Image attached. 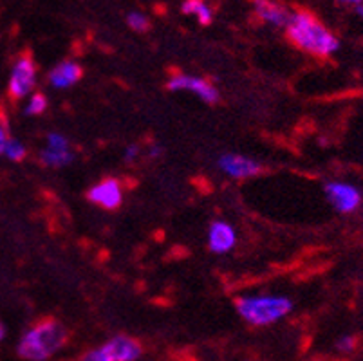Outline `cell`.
Wrapping results in <instances>:
<instances>
[{
  "label": "cell",
  "instance_id": "cell-11",
  "mask_svg": "<svg viewBox=\"0 0 363 361\" xmlns=\"http://www.w3.org/2000/svg\"><path fill=\"white\" fill-rule=\"evenodd\" d=\"M84 76V69L76 62H62L49 72V84L55 89H67L80 82Z\"/></svg>",
  "mask_w": 363,
  "mask_h": 361
},
{
  "label": "cell",
  "instance_id": "cell-16",
  "mask_svg": "<svg viewBox=\"0 0 363 361\" xmlns=\"http://www.w3.org/2000/svg\"><path fill=\"white\" fill-rule=\"evenodd\" d=\"M48 109V99L44 94H35L29 99L28 107H26V114L28 116H38Z\"/></svg>",
  "mask_w": 363,
  "mask_h": 361
},
{
  "label": "cell",
  "instance_id": "cell-19",
  "mask_svg": "<svg viewBox=\"0 0 363 361\" xmlns=\"http://www.w3.org/2000/svg\"><path fill=\"white\" fill-rule=\"evenodd\" d=\"M48 147L69 148V141H67V138H64L62 134H49L48 135Z\"/></svg>",
  "mask_w": 363,
  "mask_h": 361
},
{
  "label": "cell",
  "instance_id": "cell-12",
  "mask_svg": "<svg viewBox=\"0 0 363 361\" xmlns=\"http://www.w3.org/2000/svg\"><path fill=\"white\" fill-rule=\"evenodd\" d=\"M253 4H255L257 15H259L264 22L277 26V28H284V26L288 28L291 15H289L282 6L275 4L272 0H253Z\"/></svg>",
  "mask_w": 363,
  "mask_h": 361
},
{
  "label": "cell",
  "instance_id": "cell-7",
  "mask_svg": "<svg viewBox=\"0 0 363 361\" xmlns=\"http://www.w3.org/2000/svg\"><path fill=\"white\" fill-rule=\"evenodd\" d=\"M168 89L170 91H190L196 92L203 101L206 104H216L219 99V92L213 85H210L204 79L196 78V76H188V74H177L168 82Z\"/></svg>",
  "mask_w": 363,
  "mask_h": 361
},
{
  "label": "cell",
  "instance_id": "cell-9",
  "mask_svg": "<svg viewBox=\"0 0 363 361\" xmlns=\"http://www.w3.org/2000/svg\"><path fill=\"white\" fill-rule=\"evenodd\" d=\"M219 167L220 170L226 172L233 179L253 177V175H257L260 172V165L257 161L235 154H224L219 159Z\"/></svg>",
  "mask_w": 363,
  "mask_h": 361
},
{
  "label": "cell",
  "instance_id": "cell-14",
  "mask_svg": "<svg viewBox=\"0 0 363 361\" xmlns=\"http://www.w3.org/2000/svg\"><path fill=\"white\" fill-rule=\"evenodd\" d=\"M183 13L197 16L203 26L210 24L213 18L212 8H210L204 0H186V2L183 4Z\"/></svg>",
  "mask_w": 363,
  "mask_h": 361
},
{
  "label": "cell",
  "instance_id": "cell-3",
  "mask_svg": "<svg viewBox=\"0 0 363 361\" xmlns=\"http://www.w3.org/2000/svg\"><path fill=\"white\" fill-rule=\"evenodd\" d=\"M291 309L293 302L286 296H244L237 300V311L252 326L279 322Z\"/></svg>",
  "mask_w": 363,
  "mask_h": 361
},
{
  "label": "cell",
  "instance_id": "cell-22",
  "mask_svg": "<svg viewBox=\"0 0 363 361\" xmlns=\"http://www.w3.org/2000/svg\"><path fill=\"white\" fill-rule=\"evenodd\" d=\"M340 2H343V4H352V6L363 4V0H340Z\"/></svg>",
  "mask_w": 363,
  "mask_h": 361
},
{
  "label": "cell",
  "instance_id": "cell-17",
  "mask_svg": "<svg viewBox=\"0 0 363 361\" xmlns=\"http://www.w3.org/2000/svg\"><path fill=\"white\" fill-rule=\"evenodd\" d=\"M127 22L128 26L138 33L147 31L148 26H150V22H148V18L143 15V13H130V15L127 16Z\"/></svg>",
  "mask_w": 363,
  "mask_h": 361
},
{
  "label": "cell",
  "instance_id": "cell-15",
  "mask_svg": "<svg viewBox=\"0 0 363 361\" xmlns=\"http://www.w3.org/2000/svg\"><path fill=\"white\" fill-rule=\"evenodd\" d=\"M2 154H6V157H9L11 161H21V159L26 157V147L18 143V141H15V139H8Z\"/></svg>",
  "mask_w": 363,
  "mask_h": 361
},
{
  "label": "cell",
  "instance_id": "cell-5",
  "mask_svg": "<svg viewBox=\"0 0 363 361\" xmlns=\"http://www.w3.org/2000/svg\"><path fill=\"white\" fill-rule=\"evenodd\" d=\"M36 82V69L33 60L28 55L21 56L15 64L9 79V94L15 99H21L33 91Z\"/></svg>",
  "mask_w": 363,
  "mask_h": 361
},
{
  "label": "cell",
  "instance_id": "cell-2",
  "mask_svg": "<svg viewBox=\"0 0 363 361\" xmlns=\"http://www.w3.org/2000/svg\"><path fill=\"white\" fill-rule=\"evenodd\" d=\"M67 342V331L56 320L36 323L22 336L18 356L29 361H45L62 349Z\"/></svg>",
  "mask_w": 363,
  "mask_h": 361
},
{
  "label": "cell",
  "instance_id": "cell-20",
  "mask_svg": "<svg viewBox=\"0 0 363 361\" xmlns=\"http://www.w3.org/2000/svg\"><path fill=\"white\" fill-rule=\"evenodd\" d=\"M138 154H140V147H138V145H128V147L125 148V159H127L128 163L134 161V159L138 157Z\"/></svg>",
  "mask_w": 363,
  "mask_h": 361
},
{
  "label": "cell",
  "instance_id": "cell-23",
  "mask_svg": "<svg viewBox=\"0 0 363 361\" xmlns=\"http://www.w3.org/2000/svg\"><path fill=\"white\" fill-rule=\"evenodd\" d=\"M150 154L152 155H160L161 154V147H152L150 148Z\"/></svg>",
  "mask_w": 363,
  "mask_h": 361
},
{
  "label": "cell",
  "instance_id": "cell-25",
  "mask_svg": "<svg viewBox=\"0 0 363 361\" xmlns=\"http://www.w3.org/2000/svg\"><path fill=\"white\" fill-rule=\"evenodd\" d=\"M2 338H4V327L0 326V342H2Z\"/></svg>",
  "mask_w": 363,
  "mask_h": 361
},
{
  "label": "cell",
  "instance_id": "cell-1",
  "mask_svg": "<svg viewBox=\"0 0 363 361\" xmlns=\"http://www.w3.org/2000/svg\"><path fill=\"white\" fill-rule=\"evenodd\" d=\"M288 36L296 48L316 56H329L340 48L338 38L308 11H298L291 15L288 24Z\"/></svg>",
  "mask_w": 363,
  "mask_h": 361
},
{
  "label": "cell",
  "instance_id": "cell-6",
  "mask_svg": "<svg viewBox=\"0 0 363 361\" xmlns=\"http://www.w3.org/2000/svg\"><path fill=\"white\" fill-rule=\"evenodd\" d=\"M325 195L340 213H351L362 203V194L358 188L347 183H329L325 187Z\"/></svg>",
  "mask_w": 363,
  "mask_h": 361
},
{
  "label": "cell",
  "instance_id": "cell-10",
  "mask_svg": "<svg viewBox=\"0 0 363 361\" xmlns=\"http://www.w3.org/2000/svg\"><path fill=\"white\" fill-rule=\"evenodd\" d=\"M235 231L228 223H223V221H217L210 226V231H208V246L213 253H226V251L232 250L235 246Z\"/></svg>",
  "mask_w": 363,
  "mask_h": 361
},
{
  "label": "cell",
  "instance_id": "cell-8",
  "mask_svg": "<svg viewBox=\"0 0 363 361\" xmlns=\"http://www.w3.org/2000/svg\"><path fill=\"white\" fill-rule=\"evenodd\" d=\"M87 197L91 203L98 204L105 210H116L121 204L123 194H121V187L116 179H105L100 184L89 190Z\"/></svg>",
  "mask_w": 363,
  "mask_h": 361
},
{
  "label": "cell",
  "instance_id": "cell-21",
  "mask_svg": "<svg viewBox=\"0 0 363 361\" xmlns=\"http://www.w3.org/2000/svg\"><path fill=\"white\" fill-rule=\"evenodd\" d=\"M6 143H8V138H6V132H4V128L0 127V154H2V152H4V147H6Z\"/></svg>",
  "mask_w": 363,
  "mask_h": 361
},
{
  "label": "cell",
  "instance_id": "cell-13",
  "mask_svg": "<svg viewBox=\"0 0 363 361\" xmlns=\"http://www.w3.org/2000/svg\"><path fill=\"white\" fill-rule=\"evenodd\" d=\"M72 152L71 148H52L45 147L42 152V163L48 167H64V165L71 163Z\"/></svg>",
  "mask_w": 363,
  "mask_h": 361
},
{
  "label": "cell",
  "instance_id": "cell-18",
  "mask_svg": "<svg viewBox=\"0 0 363 361\" xmlns=\"http://www.w3.org/2000/svg\"><path fill=\"white\" fill-rule=\"evenodd\" d=\"M354 347H356V338L354 336H343V338H340L338 343H336V349H338L340 352H343V354L352 352V350H354Z\"/></svg>",
  "mask_w": 363,
  "mask_h": 361
},
{
  "label": "cell",
  "instance_id": "cell-4",
  "mask_svg": "<svg viewBox=\"0 0 363 361\" xmlns=\"http://www.w3.org/2000/svg\"><path fill=\"white\" fill-rule=\"evenodd\" d=\"M141 345L128 336H114L105 345L91 350L82 361H136L141 356Z\"/></svg>",
  "mask_w": 363,
  "mask_h": 361
},
{
  "label": "cell",
  "instance_id": "cell-24",
  "mask_svg": "<svg viewBox=\"0 0 363 361\" xmlns=\"http://www.w3.org/2000/svg\"><path fill=\"white\" fill-rule=\"evenodd\" d=\"M356 13H358V15L362 16V18H363V4H358V6H356Z\"/></svg>",
  "mask_w": 363,
  "mask_h": 361
}]
</instances>
